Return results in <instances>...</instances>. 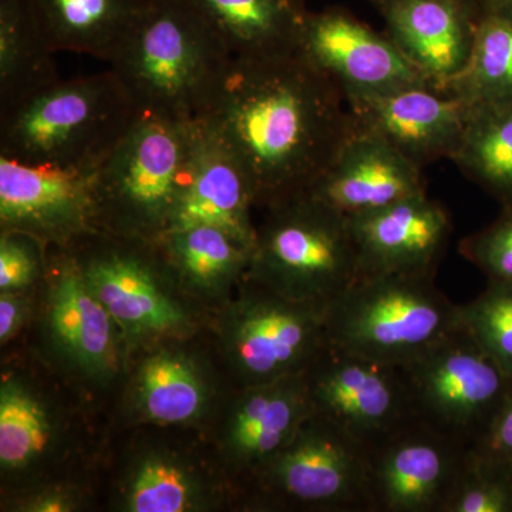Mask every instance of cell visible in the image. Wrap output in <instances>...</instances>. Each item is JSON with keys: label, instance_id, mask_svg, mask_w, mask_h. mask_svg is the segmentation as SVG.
<instances>
[{"label": "cell", "instance_id": "11", "mask_svg": "<svg viewBox=\"0 0 512 512\" xmlns=\"http://www.w3.org/2000/svg\"><path fill=\"white\" fill-rule=\"evenodd\" d=\"M468 447L413 419L369 450L373 512H443Z\"/></svg>", "mask_w": 512, "mask_h": 512}, {"label": "cell", "instance_id": "38", "mask_svg": "<svg viewBox=\"0 0 512 512\" xmlns=\"http://www.w3.org/2000/svg\"><path fill=\"white\" fill-rule=\"evenodd\" d=\"M481 10L512 19V0H481Z\"/></svg>", "mask_w": 512, "mask_h": 512}, {"label": "cell", "instance_id": "19", "mask_svg": "<svg viewBox=\"0 0 512 512\" xmlns=\"http://www.w3.org/2000/svg\"><path fill=\"white\" fill-rule=\"evenodd\" d=\"M80 266L111 319L128 332L165 333L184 325V312L161 291L144 249L106 244L93 249Z\"/></svg>", "mask_w": 512, "mask_h": 512}, {"label": "cell", "instance_id": "13", "mask_svg": "<svg viewBox=\"0 0 512 512\" xmlns=\"http://www.w3.org/2000/svg\"><path fill=\"white\" fill-rule=\"evenodd\" d=\"M298 52L339 87L346 101L429 84L389 35L342 8L309 12Z\"/></svg>", "mask_w": 512, "mask_h": 512}, {"label": "cell", "instance_id": "29", "mask_svg": "<svg viewBox=\"0 0 512 512\" xmlns=\"http://www.w3.org/2000/svg\"><path fill=\"white\" fill-rule=\"evenodd\" d=\"M50 437L45 410L18 383H3L0 390V461L19 468L35 460Z\"/></svg>", "mask_w": 512, "mask_h": 512}, {"label": "cell", "instance_id": "7", "mask_svg": "<svg viewBox=\"0 0 512 512\" xmlns=\"http://www.w3.org/2000/svg\"><path fill=\"white\" fill-rule=\"evenodd\" d=\"M417 419L473 447L512 389V376L463 328L400 367Z\"/></svg>", "mask_w": 512, "mask_h": 512}, {"label": "cell", "instance_id": "26", "mask_svg": "<svg viewBox=\"0 0 512 512\" xmlns=\"http://www.w3.org/2000/svg\"><path fill=\"white\" fill-rule=\"evenodd\" d=\"M446 92L467 106L512 100V19L481 10L470 57Z\"/></svg>", "mask_w": 512, "mask_h": 512}, {"label": "cell", "instance_id": "17", "mask_svg": "<svg viewBox=\"0 0 512 512\" xmlns=\"http://www.w3.org/2000/svg\"><path fill=\"white\" fill-rule=\"evenodd\" d=\"M424 192L423 168L355 123L306 195L353 218Z\"/></svg>", "mask_w": 512, "mask_h": 512}, {"label": "cell", "instance_id": "14", "mask_svg": "<svg viewBox=\"0 0 512 512\" xmlns=\"http://www.w3.org/2000/svg\"><path fill=\"white\" fill-rule=\"evenodd\" d=\"M348 220L359 276H436L453 234L450 214L427 192Z\"/></svg>", "mask_w": 512, "mask_h": 512}, {"label": "cell", "instance_id": "31", "mask_svg": "<svg viewBox=\"0 0 512 512\" xmlns=\"http://www.w3.org/2000/svg\"><path fill=\"white\" fill-rule=\"evenodd\" d=\"M461 328L512 376V286L488 282L473 301L460 305Z\"/></svg>", "mask_w": 512, "mask_h": 512}, {"label": "cell", "instance_id": "12", "mask_svg": "<svg viewBox=\"0 0 512 512\" xmlns=\"http://www.w3.org/2000/svg\"><path fill=\"white\" fill-rule=\"evenodd\" d=\"M96 168L33 164L0 154V224L42 242L69 245L99 231Z\"/></svg>", "mask_w": 512, "mask_h": 512}, {"label": "cell", "instance_id": "6", "mask_svg": "<svg viewBox=\"0 0 512 512\" xmlns=\"http://www.w3.org/2000/svg\"><path fill=\"white\" fill-rule=\"evenodd\" d=\"M191 123L140 116L93 174L97 229L164 237L191 144Z\"/></svg>", "mask_w": 512, "mask_h": 512}, {"label": "cell", "instance_id": "35", "mask_svg": "<svg viewBox=\"0 0 512 512\" xmlns=\"http://www.w3.org/2000/svg\"><path fill=\"white\" fill-rule=\"evenodd\" d=\"M470 448L512 464V389L483 439Z\"/></svg>", "mask_w": 512, "mask_h": 512}, {"label": "cell", "instance_id": "34", "mask_svg": "<svg viewBox=\"0 0 512 512\" xmlns=\"http://www.w3.org/2000/svg\"><path fill=\"white\" fill-rule=\"evenodd\" d=\"M40 239L18 231H2L0 238V289L23 288L33 281L39 269Z\"/></svg>", "mask_w": 512, "mask_h": 512}, {"label": "cell", "instance_id": "1", "mask_svg": "<svg viewBox=\"0 0 512 512\" xmlns=\"http://www.w3.org/2000/svg\"><path fill=\"white\" fill-rule=\"evenodd\" d=\"M269 208L305 197L355 127L345 96L296 50L234 57L202 119Z\"/></svg>", "mask_w": 512, "mask_h": 512}, {"label": "cell", "instance_id": "3", "mask_svg": "<svg viewBox=\"0 0 512 512\" xmlns=\"http://www.w3.org/2000/svg\"><path fill=\"white\" fill-rule=\"evenodd\" d=\"M140 116L111 69L59 79L0 111V154L25 163L97 168Z\"/></svg>", "mask_w": 512, "mask_h": 512}, {"label": "cell", "instance_id": "8", "mask_svg": "<svg viewBox=\"0 0 512 512\" xmlns=\"http://www.w3.org/2000/svg\"><path fill=\"white\" fill-rule=\"evenodd\" d=\"M312 413L370 450L416 419L399 366L326 346L303 373Z\"/></svg>", "mask_w": 512, "mask_h": 512}, {"label": "cell", "instance_id": "10", "mask_svg": "<svg viewBox=\"0 0 512 512\" xmlns=\"http://www.w3.org/2000/svg\"><path fill=\"white\" fill-rule=\"evenodd\" d=\"M259 288L229 326L231 355L249 387L303 375L328 346L325 309Z\"/></svg>", "mask_w": 512, "mask_h": 512}, {"label": "cell", "instance_id": "9", "mask_svg": "<svg viewBox=\"0 0 512 512\" xmlns=\"http://www.w3.org/2000/svg\"><path fill=\"white\" fill-rule=\"evenodd\" d=\"M266 487L289 504L325 511L373 512L369 450L311 414L262 470Z\"/></svg>", "mask_w": 512, "mask_h": 512}, {"label": "cell", "instance_id": "15", "mask_svg": "<svg viewBox=\"0 0 512 512\" xmlns=\"http://www.w3.org/2000/svg\"><path fill=\"white\" fill-rule=\"evenodd\" d=\"M357 126L372 131L420 165L451 158L466 130L468 106L430 84L346 101Z\"/></svg>", "mask_w": 512, "mask_h": 512}, {"label": "cell", "instance_id": "25", "mask_svg": "<svg viewBox=\"0 0 512 512\" xmlns=\"http://www.w3.org/2000/svg\"><path fill=\"white\" fill-rule=\"evenodd\" d=\"M450 160L501 208H512V100L468 106L466 130Z\"/></svg>", "mask_w": 512, "mask_h": 512}, {"label": "cell", "instance_id": "21", "mask_svg": "<svg viewBox=\"0 0 512 512\" xmlns=\"http://www.w3.org/2000/svg\"><path fill=\"white\" fill-rule=\"evenodd\" d=\"M53 53L69 52L111 63L147 0H30Z\"/></svg>", "mask_w": 512, "mask_h": 512}, {"label": "cell", "instance_id": "33", "mask_svg": "<svg viewBox=\"0 0 512 512\" xmlns=\"http://www.w3.org/2000/svg\"><path fill=\"white\" fill-rule=\"evenodd\" d=\"M458 252L488 282L512 286V208H503L497 220L464 238Z\"/></svg>", "mask_w": 512, "mask_h": 512}, {"label": "cell", "instance_id": "37", "mask_svg": "<svg viewBox=\"0 0 512 512\" xmlns=\"http://www.w3.org/2000/svg\"><path fill=\"white\" fill-rule=\"evenodd\" d=\"M32 511H42V512H57V511H67L66 501L63 500L59 495H49V497L40 498L37 500L33 507L30 508Z\"/></svg>", "mask_w": 512, "mask_h": 512}, {"label": "cell", "instance_id": "28", "mask_svg": "<svg viewBox=\"0 0 512 512\" xmlns=\"http://www.w3.org/2000/svg\"><path fill=\"white\" fill-rule=\"evenodd\" d=\"M141 406L158 423H185L204 407L207 393L197 369L177 353L150 357L138 380Z\"/></svg>", "mask_w": 512, "mask_h": 512}, {"label": "cell", "instance_id": "32", "mask_svg": "<svg viewBox=\"0 0 512 512\" xmlns=\"http://www.w3.org/2000/svg\"><path fill=\"white\" fill-rule=\"evenodd\" d=\"M191 501L192 487L184 471L153 458L137 471L128 508L134 512H181L191 507Z\"/></svg>", "mask_w": 512, "mask_h": 512}, {"label": "cell", "instance_id": "4", "mask_svg": "<svg viewBox=\"0 0 512 512\" xmlns=\"http://www.w3.org/2000/svg\"><path fill=\"white\" fill-rule=\"evenodd\" d=\"M458 308L434 276H359L325 309L326 342L402 367L460 329Z\"/></svg>", "mask_w": 512, "mask_h": 512}, {"label": "cell", "instance_id": "30", "mask_svg": "<svg viewBox=\"0 0 512 512\" xmlns=\"http://www.w3.org/2000/svg\"><path fill=\"white\" fill-rule=\"evenodd\" d=\"M443 512H512V464L468 448Z\"/></svg>", "mask_w": 512, "mask_h": 512}, {"label": "cell", "instance_id": "18", "mask_svg": "<svg viewBox=\"0 0 512 512\" xmlns=\"http://www.w3.org/2000/svg\"><path fill=\"white\" fill-rule=\"evenodd\" d=\"M387 35L421 76L446 92L466 66L481 10L474 0H373Z\"/></svg>", "mask_w": 512, "mask_h": 512}, {"label": "cell", "instance_id": "27", "mask_svg": "<svg viewBox=\"0 0 512 512\" xmlns=\"http://www.w3.org/2000/svg\"><path fill=\"white\" fill-rule=\"evenodd\" d=\"M175 268L198 286L220 285L249 268L252 251L211 225L174 229L160 239Z\"/></svg>", "mask_w": 512, "mask_h": 512}, {"label": "cell", "instance_id": "16", "mask_svg": "<svg viewBox=\"0 0 512 512\" xmlns=\"http://www.w3.org/2000/svg\"><path fill=\"white\" fill-rule=\"evenodd\" d=\"M254 204V188L237 157L204 120L192 121L190 154L168 231L211 225L252 251Z\"/></svg>", "mask_w": 512, "mask_h": 512}, {"label": "cell", "instance_id": "20", "mask_svg": "<svg viewBox=\"0 0 512 512\" xmlns=\"http://www.w3.org/2000/svg\"><path fill=\"white\" fill-rule=\"evenodd\" d=\"M312 414L303 375L249 387L229 423V446L248 466L264 470Z\"/></svg>", "mask_w": 512, "mask_h": 512}, {"label": "cell", "instance_id": "22", "mask_svg": "<svg viewBox=\"0 0 512 512\" xmlns=\"http://www.w3.org/2000/svg\"><path fill=\"white\" fill-rule=\"evenodd\" d=\"M224 40L234 57L285 55L298 50L308 19L305 0H187Z\"/></svg>", "mask_w": 512, "mask_h": 512}, {"label": "cell", "instance_id": "2", "mask_svg": "<svg viewBox=\"0 0 512 512\" xmlns=\"http://www.w3.org/2000/svg\"><path fill=\"white\" fill-rule=\"evenodd\" d=\"M232 59L187 0H147L110 69L141 116L191 123L210 110Z\"/></svg>", "mask_w": 512, "mask_h": 512}, {"label": "cell", "instance_id": "23", "mask_svg": "<svg viewBox=\"0 0 512 512\" xmlns=\"http://www.w3.org/2000/svg\"><path fill=\"white\" fill-rule=\"evenodd\" d=\"M50 329L60 348L77 365L93 373L114 365L111 316L87 285L82 266L62 262L50 298Z\"/></svg>", "mask_w": 512, "mask_h": 512}, {"label": "cell", "instance_id": "36", "mask_svg": "<svg viewBox=\"0 0 512 512\" xmlns=\"http://www.w3.org/2000/svg\"><path fill=\"white\" fill-rule=\"evenodd\" d=\"M25 316V305L18 296L3 292L0 298V339L9 340L18 332Z\"/></svg>", "mask_w": 512, "mask_h": 512}, {"label": "cell", "instance_id": "24", "mask_svg": "<svg viewBox=\"0 0 512 512\" xmlns=\"http://www.w3.org/2000/svg\"><path fill=\"white\" fill-rule=\"evenodd\" d=\"M30 0H0V111L60 79Z\"/></svg>", "mask_w": 512, "mask_h": 512}, {"label": "cell", "instance_id": "5", "mask_svg": "<svg viewBox=\"0 0 512 512\" xmlns=\"http://www.w3.org/2000/svg\"><path fill=\"white\" fill-rule=\"evenodd\" d=\"M271 211L256 231L249 271L286 299L328 308L359 278L348 218L308 195Z\"/></svg>", "mask_w": 512, "mask_h": 512}]
</instances>
